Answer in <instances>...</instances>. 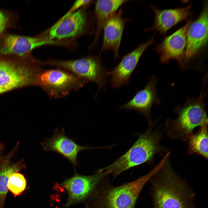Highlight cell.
Here are the masks:
<instances>
[{
    "label": "cell",
    "instance_id": "obj_11",
    "mask_svg": "<svg viewBox=\"0 0 208 208\" xmlns=\"http://www.w3.org/2000/svg\"><path fill=\"white\" fill-rule=\"evenodd\" d=\"M154 36L124 56L115 68L108 72L107 75L110 76V83L112 87L117 88L129 84L131 76L141 56L147 48L153 42Z\"/></svg>",
    "mask_w": 208,
    "mask_h": 208
},
{
    "label": "cell",
    "instance_id": "obj_17",
    "mask_svg": "<svg viewBox=\"0 0 208 208\" xmlns=\"http://www.w3.org/2000/svg\"><path fill=\"white\" fill-rule=\"evenodd\" d=\"M63 44L62 41L48 40L40 36L33 37L10 35L4 39L0 53L3 55L14 54L21 56L42 46Z\"/></svg>",
    "mask_w": 208,
    "mask_h": 208
},
{
    "label": "cell",
    "instance_id": "obj_14",
    "mask_svg": "<svg viewBox=\"0 0 208 208\" xmlns=\"http://www.w3.org/2000/svg\"><path fill=\"white\" fill-rule=\"evenodd\" d=\"M150 7L154 14L153 25L144 31L154 30L164 36L174 26L187 20L192 13L191 5L184 7L166 9H159L153 4L150 5Z\"/></svg>",
    "mask_w": 208,
    "mask_h": 208
},
{
    "label": "cell",
    "instance_id": "obj_16",
    "mask_svg": "<svg viewBox=\"0 0 208 208\" xmlns=\"http://www.w3.org/2000/svg\"><path fill=\"white\" fill-rule=\"evenodd\" d=\"M122 10L120 9L105 24L103 29V42L99 56L103 51H112L115 60L119 57V49L123 31L127 20L122 16Z\"/></svg>",
    "mask_w": 208,
    "mask_h": 208
},
{
    "label": "cell",
    "instance_id": "obj_23",
    "mask_svg": "<svg viewBox=\"0 0 208 208\" xmlns=\"http://www.w3.org/2000/svg\"><path fill=\"white\" fill-rule=\"evenodd\" d=\"M8 19L7 17L0 11V34L5 29Z\"/></svg>",
    "mask_w": 208,
    "mask_h": 208
},
{
    "label": "cell",
    "instance_id": "obj_9",
    "mask_svg": "<svg viewBox=\"0 0 208 208\" xmlns=\"http://www.w3.org/2000/svg\"><path fill=\"white\" fill-rule=\"evenodd\" d=\"M88 16L83 9L68 15H64L40 36L48 40L62 41L76 37L83 33L88 22Z\"/></svg>",
    "mask_w": 208,
    "mask_h": 208
},
{
    "label": "cell",
    "instance_id": "obj_3",
    "mask_svg": "<svg viewBox=\"0 0 208 208\" xmlns=\"http://www.w3.org/2000/svg\"><path fill=\"white\" fill-rule=\"evenodd\" d=\"M160 136L150 129L141 135L124 154L109 166L101 169L106 175L116 177L121 173L151 159L160 150Z\"/></svg>",
    "mask_w": 208,
    "mask_h": 208
},
{
    "label": "cell",
    "instance_id": "obj_1",
    "mask_svg": "<svg viewBox=\"0 0 208 208\" xmlns=\"http://www.w3.org/2000/svg\"><path fill=\"white\" fill-rule=\"evenodd\" d=\"M168 159L151 179L154 208H195L194 193L173 171Z\"/></svg>",
    "mask_w": 208,
    "mask_h": 208
},
{
    "label": "cell",
    "instance_id": "obj_24",
    "mask_svg": "<svg viewBox=\"0 0 208 208\" xmlns=\"http://www.w3.org/2000/svg\"><path fill=\"white\" fill-rule=\"evenodd\" d=\"M3 146L2 145V144L0 143V162L3 159L2 157V154L3 151Z\"/></svg>",
    "mask_w": 208,
    "mask_h": 208
},
{
    "label": "cell",
    "instance_id": "obj_10",
    "mask_svg": "<svg viewBox=\"0 0 208 208\" xmlns=\"http://www.w3.org/2000/svg\"><path fill=\"white\" fill-rule=\"evenodd\" d=\"M208 4L204 3L201 12L188 28L185 57V66L205 47L208 41Z\"/></svg>",
    "mask_w": 208,
    "mask_h": 208
},
{
    "label": "cell",
    "instance_id": "obj_12",
    "mask_svg": "<svg viewBox=\"0 0 208 208\" xmlns=\"http://www.w3.org/2000/svg\"><path fill=\"white\" fill-rule=\"evenodd\" d=\"M106 175L100 169L90 176L80 175L77 173L62 184L67 191L68 197L65 206L67 207L85 199L94 191L97 185Z\"/></svg>",
    "mask_w": 208,
    "mask_h": 208
},
{
    "label": "cell",
    "instance_id": "obj_20",
    "mask_svg": "<svg viewBox=\"0 0 208 208\" xmlns=\"http://www.w3.org/2000/svg\"><path fill=\"white\" fill-rule=\"evenodd\" d=\"M207 126L201 127L196 134L188 138V150L191 154L196 153L208 158V136Z\"/></svg>",
    "mask_w": 208,
    "mask_h": 208
},
{
    "label": "cell",
    "instance_id": "obj_19",
    "mask_svg": "<svg viewBox=\"0 0 208 208\" xmlns=\"http://www.w3.org/2000/svg\"><path fill=\"white\" fill-rule=\"evenodd\" d=\"M11 154L0 162V208L3 207L8 190L7 184L10 177L13 173L18 172L25 166L23 161L11 163L10 161Z\"/></svg>",
    "mask_w": 208,
    "mask_h": 208
},
{
    "label": "cell",
    "instance_id": "obj_6",
    "mask_svg": "<svg viewBox=\"0 0 208 208\" xmlns=\"http://www.w3.org/2000/svg\"><path fill=\"white\" fill-rule=\"evenodd\" d=\"M33 63H24L0 58V95L18 89L34 86L40 72Z\"/></svg>",
    "mask_w": 208,
    "mask_h": 208
},
{
    "label": "cell",
    "instance_id": "obj_15",
    "mask_svg": "<svg viewBox=\"0 0 208 208\" xmlns=\"http://www.w3.org/2000/svg\"><path fill=\"white\" fill-rule=\"evenodd\" d=\"M158 78L155 75L151 77L143 89L137 90L133 98L119 108L136 111L151 120V111L154 104L159 105L160 100L157 96L156 84Z\"/></svg>",
    "mask_w": 208,
    "mask_h": 208
},
{
    "label": "cell",
    "instance_id": "obj_21",
    "mask_svg": "<svg viewBox=\"0 0 208 208\" xmlns=\"http://www.w3.org/2000/svg\"><path fill=\"white\" fill-rule=\"evenodd\" d=\"M26 186L25 178L18 172L13 173L10 177L7 184L8 190L15 197L21 194L25 190Z\"/></svg>",
    "mask_w": 208,
    "mask_h": 208
},
{
    "label": "cell",
    "instance_id": "obj_18",
    "mask_svg": "<svg viewBox=\"0 0 208 208\" xmlns=\"http://www.w3.org/2000/svg\"><path fill=\"white\" fill-rule=\"evenodd\" d=\"M127 0H97L95 3L94 14L96 22L95 36L90 48L94 47L103 28L107 21Z\"/></svg>",
    "mask_w": 208,
    "mask_h": 208
},
{
    "label": "cell",
    "instance_id": "obj_8",
    "mask_svg": "<svg viewBox=\"0 0 208 208\" xmlns=\"http://www.w3.org/2000/svg\"><path fill=\"white\" fill-rule=\"evenodd\" d=\"M193 19L191 17L185 24L171 34L166 37L161 42L153 48L159 55L161 63L167 64L171 60H175L180 67L184 69L187 33Z\"/></svg>",
    "mask_w": 208,
    "mask_h": 208
},
{
    "label": "cell",
    "instance_id": "obj_22",
    "mask_svg": "<svg viewBox=\"0 0 208 208\" xmlns=\"http://www.w3.org/2000/svg\"><path fill=\"white\" fill-rule=\"evenodd\" d=\"M92 1L91 0H78L76 1L67 12L65 14L68 15L71 14L88 5Z\"/></svg>",
    "mask_w": 208,
    "mask_h": 208
},
{
    "label": "cell",
    "instance_id": "obj_13",
    "mask_svg": "<svg viewBox=\"0 0 208 208\" xmlns=\"http://www.w3.org/2000/svg\"><path fill=\"white\" fill-rule=\"evenodd\" d=\"M42 145L44 150L53 151L60 154L68 159L74 167L78 165L77 157L79 152L94 148L78 144L65 135L64 129L60 131L58 128L54 131L53 136L46 139Z\"/></svg>",
    "mask_w": 208,
    "mask_h": 208
},
{
    "label": "cell",
    "instance_id": "obj_5",
    "mask_svg": "<svg viewBox=\"0 0 208 208\" xmlns=\"http://www.w3.org/2000/svg\"><path fill=\"white\" fill-rule=\"evenodd\" d=\"M156 166L148 174L121 186L112 187L98 199L96 208H134L144 186L158 170Z\"/></svg>",
    "mask_w": 208,
    "mask_h": 208
},
{
    "label": "cell",
    "instance_id": "obj_2",
    "mask_svg": "<svg viewBox=\"0 0 208 208\" xmlns=\"http://www.w3.org/2000/svg\"><path fill=\"white\" fill-rule=\"evenodd\" d=\"M206 94L203 90L197 98L187 99L183 105L174 108L177 118L174 120L168 119L166 122L167 132L171 137L186 139L196 127L207 125Z\"/></svg>",
    "mask_w": 208,
    "mask_h": 208
},
{
    "label": "cell",
    "instance_id": "obj_7",
    "mask_svg": "<svg viewBox=\"0 0 208 208\" xmlns=\"http://www.w3.org/2000/svg\"><path fill=\"white\" fill-rule=\"evenodd\" d=\"M87 83L75 75L62 69L42 70L37 75L35 86L41 88L51 98H63Z\"/></svg>",
    "mask_w": 208,
    "mask_h": 208
},
{
    "label": "cell",
    "instance_id": "obj_4",
    "mask_svg": "<svg viewBox=\"0 0 208 208\" xmlns=\"http://www.w3.org/2000/svg\"><path fill=\"white\" fill-rule=\"evenodd\" d=\"M43 65L55 66L66 70L85 81L93 82L98 86L97 92L101 90L104 92L107 82V73L103 65L100 56H87L70 60L48 59L40 61Z\"/></svg>",
    "mask_w": 208,
    "mask_h": 208
}]
</instances>
